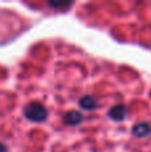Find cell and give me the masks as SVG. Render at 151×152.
<instances>
[{"label":"cell","mask_w":151,"mask_h":152,"mask_svg":"<svg viewBox=\"0 0 151 152\" xmlns=\"http://www.w3.org/2000/svg\"><path fill=\"white\" fill-rule=\"evenodd\" d=\"M48 112L44 107H43L40 103H29L27 104V107L24 108V116H26L28 120L35 121V123H42L44 121V119L47 118Z\"/></svg>","instance_id":"obj_1"},{"label":"cell","mask_w":151,"mask_h":152,"mask_svg":"<svg viewBox=\"0 0 151 152\" xmlns=\"http://www.w3.org/2000/svg\"><path fill=\"white\" fill-rule=\"evenodd\" d=\"M83 121V115L76 111H70L64 115V123H67L68 126H76Z\"/></svg>","instance_id":"obj_2"},{"label":"cell","mask_w":151,"mask_h":152,"mask_svg":"<svg viewBox=\"0 0 151 152\" xmlns=\"http://www.w3.org/2000/svg\"><path fill=\"white\" fill-rule=\"evenodd\" d=\"M126 113H127V108H126L125 105H115L114 108L110 110L108 115H110V118H111L112 120L119 121V120H122V119L125 118Z\"/></svg>","instance_id":"obj_3"},{"label":"cell","mask_w":151,"mask_h":152,"mask_svg":"<svg viewBox=\"0 0 151 152\" xmlns=\"http://www.w3.org/2000/svg\"><path fill=\"white\" fill-rule=\"evenodd\" d=\"M79 105L83 108V110L92 111L98 107V100H96L94 96H83L82 99L79 100Z\"/></svg>","instance_id":"obj_4"},{"label":"cell","mask_w":151,"mask_h":152,"mask_svg":"<svg viewBox=\"0 0 151 152\" xmlns=\"http://www.w3.org/2000/svg\"><path fill=\"white\" fill-rule=\"evenodd\" d=\"M151 132V127L147 123H141V124H136L133 129V134L138 137H144L147 136Z\"/></svg>","instance_id":"obj_5"},{"label":"cell","mask_w":151,"mask_h":152,"mask_svg":"<svg viewBox=\"0 0 151 152\" xmlns=\"http://www.w3.org/2000/svg\"><path fill=\"white\" fill-rule=\"evenodd\" d=\"M7 151V147H5L4 144H1V143H0V152H5Z\"/></svg>","instance_id":"obj_6"}]
</instances>
